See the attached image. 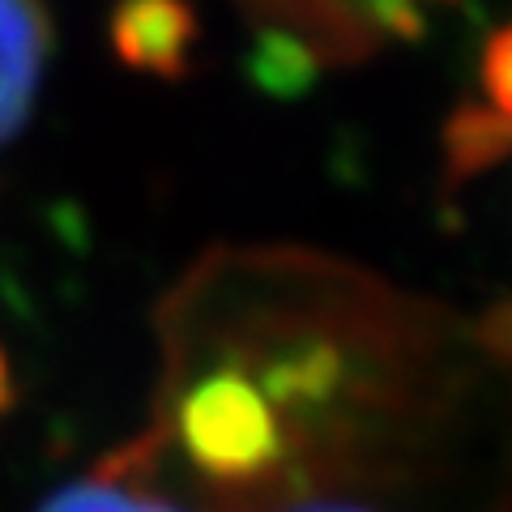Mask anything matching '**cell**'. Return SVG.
<instances>
[{"label": "cell", "instance_id": "1", "mask_svg": "<svg viewBox=\"0 0 512 512\" xmlns=\"http://www.w3.org/2000/svg\"><path fill=\"white\" fill-rule=\"evenodd\" d=\"M431 0H244V9L269 26L291 30L320 60H367L384 43L423 35Z\"/></svg>", "mask_w": 512, "mask_h": 512}, {"label": "cell", "instance_id": "2", "mask_svg": "<svg viewBox=\"0 0 512 512\" xmlns=\"http://www.w3.org/2000/svg\"><path fill=\"white\" fill-rule=\"evenodd\" d=\"M35 512H192L167 491L163 474L154 470L146 436L116 448L77 483L52 491Z\"/></svg>", "mask_w": 512, "mask_h": 512}, {"label": "cell", "instance_id": "3", "mask_svg": "<svg viewBox=\"0 0 512 512\" xmlns=\"http://www.w3.org/2000/svg\"><path fill=\"white\" fill-rule=\"evenodd\" d=\"M197 30V9L188 0H120L107 22L111 47L124 69L154 73L163 82L188 73Z\"/></svg>", "mask_w": 512, "mask_h": 512}, {"label": "cell", "instance_id": "4", "mask_svg": "<svg viewBox=\"0 0 512 512\" xmlns=\"http://www.w3.org/2000/svg\"><path fill=\"white\" fill-rule=\"evenodd\" d=\"M52 52L43 0H0V150L26 128Z\"/></svg>", "mask_w": 512, "mask_h": 512}, {"label": "cell", "instance_id": "5", "mask_svg": "<svg viewBox=\"0 0 512 512\" xmlns=\"http://www.w3.org/2000/svg\"><path fill=\"white\" fill-rule=\"evenodd\" d=\"M512 154V120L483 103L457 107L444 124V175L448 184H466Z\"/></svg>", "mask_w": 512, "mask_h": 512}, {"label": "cell", "instance_id": "6", "mask_svg": "<svg viewBox=\"0 0 512 512\" xmlns=\"http://www.w3.org/2000/svg\"><path fill=\"white\" fill-rule=\"evenodd\" d=\"M320 56L291 30L265 26L248 47V77L269 99H299L316 86Z\"/></svg>", "mask_w": 512, "mask_h": 512}, {"label": "cell", "instance_id": "7", "mask_svg": "<svg viewBox=\"0 0 512 512\" xmlns=\"http://www.w3.org/2000/svg\"><path fill=\"white\" fill-rule=\"evenodd\" d=\"M483 90L487 107L512 120V26L495 30L491 43L483 47Z\"/></svg>", "mask_w": 512, "mask_h": 512}, {"label": "cell", "instance_id": "8", "mask_svg": "<svg viewBox=\"0 0 512 512\" xmlns=\"http://www.w3.org/2000/svg\"><path fill=\"white\" fill-rule=\"evenodd\" d=\"M269 512H372V508H363V504H346V500H329V495H299V500L291 504H278V508H269Z\"/></svg>", "mask_w": 512, "mask_h": 512}, {"label": "cell", "instance_id": "9", "mask_svg": "<svg viewBox=\"0 0 512 512\" xmlns=\"http://www.w3.org/2000/svg\"><path fill=\"white\" fill-rule=\"evenodd\" d=\"M13 402H18V384H13V363L5 355V346H0V419L13 410Z\"/></svg>", "mask_w": 512, "mask_h": 512}, {"label": "cell", "instance_id": "10", "mask_svg": "<svg viewBox=\"0 0 512 512\" xmlns=\"http://www.w3.org/2000/svg\"><path fill=\"white\" fill-rule=\"evenodd\" d=\"M487 325H491V338H495V342H508V346H512V303H504V308L495 312Z\"/></svg>", "mask_w": 512, "mask_h": 512}]
</instances>
